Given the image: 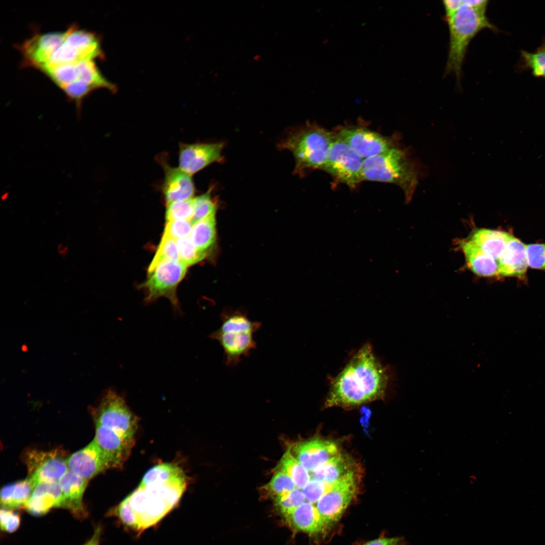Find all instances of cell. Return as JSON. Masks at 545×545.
<instances>
[{
	"instance_id": "1",
	"label": "cell",
	"mask_w": 545,
	"mask_h": 545,
	"mask_svg": "<svg viewBox=\"0 0 545 545\" xmlns=\"http://www.w3.org/2000/svg\"><path fill=\"white\" fill-rule=\"evenodd\" d=\"M390 380L388 368L364 344L330 382L326 407H350L384 397Z\"/></svg>"
},
{
	"instance_id": "2",
	"label": "cell",
	"mask_w": 545,
	"mask_h": 545,
	"mask_svg": "<svg viewBox=\"0 0 545 545\" xmlns=\"http://www.w3.org/2000/svg\"><path fill=\"white\" fill-rule=\"evenodd\" d=\"M487 0H463V6L445 17L449 33L448 58L445 73H453L460 80L462 66L468 45L480 31L488 29L498 31L486 16Z\"/></svg>"
},
{
	"instance_id": "3",
	"label": "cell",
	"mask_w": 545,
	"mask_h": 545,
	"mask_svg": "<svg viewBox=\"0 0 545 545\" xmlns=\"http://www.w3.org/2000/svg\"><path fill=\"white\" fill-rule=\"evenodd\" d=\"M333 135V131L315 122H307L291 129L278 146L292 153L295 159L294 173L304 177L313 171L322 170Z\"/></svg>"
},
{
	"instance_id": "4",
	"label": "cell",
	"mask_w": 545,
	"mask_h": 545,
	"mask_svg": "<svg viewBox=\"0 0 545 545\" xmlns=\"http://www.w3.org/2000/svg\"><path fill=\"white\" fill-rule=\"evenodd\" d=\"M415 162L400 144L379 155L364 159L363 181L390 183L399 187L409 202L418 183Z\"/></svg>"
},
{
	"instance_id": "5",
	"label": "cell",
	"mask_w": 545,
	"mask_h": 545,
	"mask_svg": "<svg viewBox=\"0 0 545 545\" xmlns=\"http://www.w3.org/2000/svg\"><path fill=\"white\" fill-rule=\"evenodd\" d=\"M187 486L186 476L168 482L138 487L127 497L142 531L158 522L178 504Z\"/></svg>"
},
{
	"instance_id": "6",
	"label": "cell",
	"mask_w": 545,
	"mask_h": 545,
	"mask_svg": "<svg viewBox=\"0 0 545 545\" xmlns=\"http://www.w3.org/2000/svg\"><path fill=\"white\" fill-rule=\"evenodd\" d=\"M221 319V325L209 337L222 347L226 365L234 367L256 348L254 334L261 328V323L251 321L246 313L239 310L224 312Z\"/></svg>"
},
{
	"instance_id": "7",
	"label": "cell",
	"mask_w": 545,
	"mask_h": 545,
	"mask_svg": "<svg viewBox=\"0 0 545 545\" xmlns=\"http://www.w3.org/2000/svg\"><path fill=\"white\" fill-rule=\"evenodd\" d=\"M333 132L328 156L321 170L328 174L335 183L344 184L354 190L363 182L362 170L364 159Z\"/></svg>"
},
{
	"instance_id": "8",
	"label": "cell",
	"mask_w": 545,
	"mask_h": 545,
	"mask_svg": "<svg viewBox=\"0 0 545 545\" xmlns=\"http://www.w3.org/2000/svg\"><path fill=\"white\" fill-rule=\"evenodd\" d=\"M63 42L51 57L47 67L84 61L102 59L100 39L96 34L81 29L76 25L70 26Z\"/></svg>"
},
{
	"instance_id": "9",
	"label": "cell",
	"mask_w": 545,
	"mask_h": 545,
	"mask_svg": "<svg viewBox=\"0 0 545 545\" xmlns=\"http://www.w3.org/2000/svg\"><path fill=\"white\" fill-rule=\"evenodd\" d=\"M357 493L356 477L352 471L333 483L315 503L324 532L340 520Z\"/></svg>"
},
{
	"instance_id": "10",
	"label": "cell",
	"mask_w": 545,
	"mask_h": 545,
	"mask_svg": "<svg viewBox=\"0 0 545 545\" xmlns=\"http://www.w3.org/2000/svg\"><path fill=\"white\" fill-rule=\"evenodd\" d=\"M333 131L363 159L400 144L396 136H386L363 125L339 126Z\"/></svg>"
},
{
	"instance_id": "11",
	"label": "cell",
	"mask_w": 545,
	"mask_h": 545,
	"mask_svg": "<svg viewBox=\"0 0 545 545\" xmlns=\"http://www.w3.org/2000/svg\"><path fill=\"white\" fill-rule=\"evenodd\" d=\"M96 425H101L120 433L134 437L138 419L125 399L112 390H108L94 412Z\"/></svg>"
},
{
	"instance_id": "12",
	"label": "cell",
	"mask_w": 545,
	"mask_h": 545,
	"mask_svg": "<svg viewBox=\"0 0 545 545\" xmlns=\"http://www.w3.org/2000/svg\"><path fill=\"white\" fill-rule=\"evenodd\" d=\"M187 266L179 261H164L149 273L144 284L147 291L146 300L150 302L161 297L168 298L175 309L178 310L176 288L185 276Z\"/></svg>"
},
{
	"instance_id": "13",
	"label": "cell",
	"mask_w": 545,
	"mask_h": 545,
	"mask_svg": "<svg viewBox=\"0 0 545 545\" xmlns=\"http://www.w3.org/2000/svg\"><path fill=\"white\" fill-rule=\"evenodd\" d=\"M67 459L58 450H31L24 457L29 478L35 486L41 482H58L68 471Z\"/></svg>"
},
{
	"instance_id": "14",
	"label": "cell",
	"mask_w": 545,
	"mask_h": 545,
	"mask_svg": "<svg viewBox=\"0 0 545 545\" xmlns=\"http://www.w3.org/2000/svg\"><path fill=\"white\" fill-rule=\"evenodd\" d=\"M93 440L101 452L107 469L121 468L135 444L134 437L101 425H96Z\"/></svg>"
},
{
	"instance_id": "15",
	"label": "cell",
	"mask_w": 545,
	"mask_h": 545,
	"mask_svg": "<svg viewBox=\"0 0 545 545\" xmlns=\"http://www.w3.org/2000/svg\"><path fill=\"white\" fill-rule=\"evenodd\" d=\"M64 32L36 34L18 47L23 58L24 66L41 69L63 42L67 34Z\"/></svg>"
},
{
	"instance_id": "16",
	"label": "cell",
	"mask_w": 545,
	"mask_h": 545,
	"mask_svg": "<svg viewBox=\"0 0 545 545\" xmlns=\"http://www.w3.org/2000/svg\"><path fill=\"white\" fill-rule=\"evenodd\" d=\"M223 142L180 143L179 167L192 176L208 165L221 161L223 158Z\"/></svg>"
},
{
	"instance_id": "17",
	"label": "cell",
	"mask_w": 545,
	"mask_h": 545,
	"mask_svg": "<svg viewBox=\"0 0 545 545\" xmlns=\"http://www.w3.org/2000/svg\"><path fill=\"white\" fill-rule=\"evenodd\" d=\"M290 449L296 459L310 472L340 454L334 442L320 439L298 443Z\"/></svg>"
},
{
	"instance_id": "18",
	"label": "cell",
	"mask_w": 545,
	"mask_h": 545,
	"mask_svg": "<svg viewBox=\"0 0 545 545\" xmlns=\"http://www.w3.org/2000/svg\"><path fill=\"white\" fill-rule=\"evenodd\" d=\"M164 179L161 190L167 204L193 198L195 188L191 175L179 167L164 162Z\"/></svg>"
},
{
	"instance_id": "19",
	"label": "cell",
	"mask_w": 545,
	"mask_h": 545,
	"mask_svg": "<svg viewBox=\"0 0 545 545\" xmlns=\"http://www.w3.org/2000/svg\"><path fill=\"white\" fill-rule=\"evenodd\" d=\"M69 471L88 481L107 469L101 452L93 440L67 459Z\"/></svg>"
},
{
	"instance_id": "20",
	"label": "cell",
	"mask_w": 545,
	"mask_h": 545,
	"mask_svg": "<svg viewBox=\"0 0 545 545\" xmlns=\"http://www.w3.org/2000/svg\"><path fill=\"white\" fill-rule=\"evenodd\" d=\"M58 483L63 495L62 508L79 520L85 519L88 513L83 503V497L88 480L68 471Z\"/></svg>"
},
{
	"instance_id": "21",
	"label": "cell",
	"mask_w": 545,
	"mask_h": 545,
	"mask_svg": "<svg viewBox=\"0 0 545 545\" xmlns=\"http://www.w3.org/2000/svg\"><path fill=\"white\" fill-rule=\"evenodd\" d=\"M528 266L526 246L512 235L498 259V275L524 280Z\"/></svg>"
},
{
	"instance_id": "22",
	"label": "cell",
	"mask_w": 545,
	"mask_h": 545,
	"mask_svg": "<svg viewBox=\"0 0 545 545\" xmlns=\"http://www.w3.org/2000/svg\"><path fill=\"white\" fill-rule=\"evenodd\" d=\"M63 500L58 482H41L34 486L25 508L33 516H42L52 508H62Z\"/></svg>"
},
{
	"instance_id": "23",
	"label": "cell",
	"mask_w": 545,
	"mask_h": 545,
	"mask_svg": "<svg viewBox=\"0 0 545 545\" xmlns=\"http://www.w3.org/2000/svg\"><path fill=\"white\" fill-rule=\"evenodd\" d=\"M284 517L294 531L310 535L324 532L315 506L310 502H304Z\"/></svg>"
},
{
	"instance_id": "24",
	"label": "cell",
	"mask_w": 545,
	"mask_h": 545,
	"mask_svg": "<svg viewBox=\"0 0 545 545\" xmlns=\"http://www.w3.org/2000/svg\"><path fill=\"white\" fill-rule=\"evenodd\" d=\"M461 246L469 267L475 274L484 277L498 275L496 259L471 240L463 241Z\"/></svg>"
},
{
	"instance_id": "25",
	"label": "cell",
	"mask_w": 545,
	"mask_h": 545,
	"mask_svg": "<svg viewBox=\"0 0 545 545\" xmlns=\"http://www.w3.org/2000/svg\"><path fill=\"white\" fill-rule=\"evenodd\" d=\"M512 236L504 231L481 229L475 231L470 240L494 259H498Z\"/></svg>"
},
{
	"instance_id": "26",
	"label": "cell",
	"mask_w": 545,
	"mask_h": 545,
	"mask_svg": "<svg viewBox=\"0 0 545 545\" xmlns=\"http://www.w3.org/2000/svg\"><path fill=\"white\" fill-rule=\"evenodd\" d=\"M34 486L29 478L4 486L1 491V506L13 510L25 507Z\"/></svg>"
},
{
	"instance_id": "27",
	"label": "cell",
	"mask_w": 545,
	"mask_h": 545,
	"mask_svg": "<svg viewBox=\"0 0 545 545\" xmlns=\"http://www.w3.org/2000/svg\"><path fill=\"white\" fill-rule=\"evenodd\" d=\"M350 460L341 453L323 465L310 472L311 478L332 485L354 471Z\"/></svg>"
},
{
	"instance_id": "28",
	"label": "cell",
	"mask_w": 545,
	"mask_h": 545,
	"mask_svg": "<svg viewBox=\"0 0 545 545\" xmlns=\"http://www.w3.org/2000/svg\"><path fill=\"white\" fill-rule=\"evenodd\" d=\"M215 237V219L213 214L193 225L190 239L198 250L206 252L214 244Z\"/></svg>"
},
{
	"instance_id": "29",
	"label": "cell",
	"mask_w": 545,
	"mask_h": 545,
	"mask_svg": "<svg viewBox=\"0 0 545 545\" xmlns=\"http://www.w3.org/2000/svg\"><path fill=\"white\" fill-rule=\"evenodd\" d=\"M520 59L516 66L518 72L530 71L536 78L545 80V40L533 52L521 49Z\"/></svg>"
},
{
	"instance_id": "30",
	"label": "cell",
	"mask_w": 545,
	"mask_h": 545,
	"mask_svg": "<svg viewBox=\"0 0 545 545\" xmlns=\"http://www.w3.org/2000/svg\"><path fill=\"white\" fill-rule=\"evenodd\" d=\"M277 470L287 474L294 482L296 487L300 489L311 479L309 471L294 456L290 448L283 455Z\"/></svg>"
},
{
	"instance_id": "31",
	"label": "cell",
	"mask_w": 545,
	"mask_h": 545,
	"mask_svg": "<svg viewBox=\"0 0 545 545\" xmlns=\"http://www.w3.org/2000/svg\"><path fill=\"white\" fill-rule=\"evenodd\" d=\"M184 476L182 469L177 465L162 463L149 469L143 476L138 487L165 483Z\"/></svg>"
},
{
	"instance_id": "32",
	"label": "cell",
	"mask_w": 545,
	"mask_h": 545,
	"mask_svg": "<svg viewBox=\"0 0 545 545\" xmlns=\"http://www.w3.org/2000/svg\"><path fill=\"white\" fill-rule=\"evenodd\" d=\"M41 71L46 74L62 89L67 85L77 81L79 77L77 63L47 67Z\"/></svg>"
},
{
	"instance_id": "33",
	"label": "cell",
	"mask_w": 545,
	"mask_h": 545,
	"mask_svg": "<svg viewBox=\"0 0 545 545\" xmlns=\"http://www.w3.org/2000/svg\"><path fill=\"white\" fill-rule=\"evenodd\" d=\"M180 261L176 240L163 235L156 252L150 264L148 272H152L164 261Z\"/></svg>"
},
{
	"instance_id": "34",
	"label": "cell",
	"mask_w": 545,
	"mask_h": 545,
	"mask_svg": "<svg viewBox=\"0 0 545 545\" xmlns=\"http://www.w3.org/2000/svg\"><path fill=\"white\" fill-rule=\"evenodd\" d=\"M292 479L285 473L278 471L271 480L262 487L263 495L272 498L286 494L295 488Z\"/></svg>"
},
{
	"instance_id": "35",
	"label": "cell",
	"mask_w": 545,
	"mask_h": 545,
	"mask_svg": "<svg viewBox=\"0 0 545 545\" xmlns=\"http://www.w3.org/2000/svg\"><path fill=\"white\" fill-rule=\"evenodd\" d=\"M211 190L210 188L206 192L193 198L194 212L191 220L193 225L207 216L215 214L216 205L211 197Z\"/></svg>"
},
{
	"instance_id": "36",
	"label": "cell",
	"mask_w": 545,
	"mask_h": 545,
	"mask_svg": "<svg viewBox=\"0 0 545 545\" xmlns=\"http://www.w3.org/2000/svg\"><path fill=\"white\" fill-rule=\"evenodd\" d=\"M176 242L180 261L186 266L194 264L205 258L206 252L198 250L188 237L177 240Z\"/></svg>"
},
{
	"instance_id": "37",
	"label": "cell",
	"mask_w": 545,
	"mask_h": 545,
	"mask_svg": "<svg viewBox=\"0 0 545 545\" xmlns=\"http://www.w3.org/2000/svg\"><path fill=\"white\" fill-rule=\"evenodd\" d=\"M193 198L167 204V222L176 220L191 221L194 212Z\"/></svg>"
},
{
	"instance_id": "38",
	"label": "cell",
	"mask_w": 545,
	"mask_h": 545,
	"mask_svg": "<svg viewBox=\"0 0 545 545\" xmlns=\"http://www.w3.org/2000/svg\"><path fill=\"white\" fill-rule=\"evenodd\" d=\"M305 500L302 490L296 487L274 499L276 507L283 517L304 503Z\"/></svg>"
},
{
	"instance_id": "39",
	"label": "cell",
	"mask_w": 545,
	"mask_h": 545,
	"mask_svg": "<svg viewBox=\"0 0 545 545\" xmlns=\"http://www.w3.org/2000/svg\"><path fill=\"white\" fill-rule=\"evenodd\" d=\"M107 515L108 516L117 518L123 525L136 530V517L127 497L118 505L111 509L107 513Z\"/></svg>"
},
{
	"instance_id": "40",
	"label": "cell",
	"mask_w": 545,
	"mask_h": 545,
	"mask_svg": "<svg viewBox=\"0 0 545 545\" xmlns=\"http://www.w3.org/2000/svg\"><path fill=\"white\" fill-rule=\"evenodd\" d=\"M94 89L92 86L81 80H77L63 89L68 97L75 102L78 112L80 111L83 99Z\"/></svg>"
},
{
	"instance_id": "41",
	"label": "cell",
	"mask_w": 545,
	"mask_h": 545,
	"mask_svg": "<svg viewBox=\"0 0 545 545\" xmlns=\"http://www.w3.org/2000/svg\"><path fill=\"white\" fill-rule=\"evenodd\" d=\"M193 226L189 220L167 222L164 235L175 240L188 238L190 236Z\"/></svg>"
},
{
	"instance_id": "42",
	"label": "cell",
	"mask_w": 545,
	"mask_h": 545,
	"mask_svg": "<svg viewBox=\"0 0 545 545\" xmlns=\"http://www.w3.org/2000/svg\"><path fill=\"white\" fill-rule=\"evenodd\" d=\"M332 485L311 478L301 490L307 502L315 504L329 489Z\"/></svg>"
},
{
	"instance_id": "43",
	"label": "cell",
	"mask_w": 545,
	"mask_h": 545,
	"mask_svg": "<svg viewBox=\"0 0 545 545\" xmlns=\"http://www.w3.org/2000/svg\"><path fill=\"white\" fill-rule=\"evenodd\" d=\"M528 266L545 271V243L526 246Z\"/></svg>"
},
{
	"instance_id": "44",
	"label": "cell",
	"mask_w": 545,
	"mask_h": 545,
	"mask_svg": "<svg viewBox=\"0 0 545 545\" xmlns=\"http://www.w3.org/2000/svg\"><path fill=\"white\" fill-rule=\"evenodd\" d=\"M21 518L20 515L13 510L2 508L1 510V530L12 533L20 526Z\"/></svg>"
},
{
	"instance_id": "45",
	"label": "cell",
	"mask_w": 545,
	"mask_h": 545,
	"mask_svg": "<svg viewBox=\"0 0 545 545\" xmlns=\"http://www.w3.org/2000/svg\"><path fill=\"white\" fill-rule=\"evenodd\" d=\"M401 541L400 537H380L367 541L363 545H397Z\"/></svg>"
},
{
	"instance_id": "46",
	"label": "cell",
	"mask_w": 545,
	"mask_h": 545,
	"mask_svg": "<svg viewBox=\"0 0 545 545\" xmlns=\"http://www.w3.org/2000/svg\"><path fill=\"white\" fill-rule=\"evenodd\" d=\"M102 531V526L100 525H97L94 528L92 537L86 543V545H99Z\"/></svg>"
},
{
	"instance_id": "47",
	"label": "cell",
	"mask_w": 545,
	"mask_h": 545,
	"mask_svg": "<svg viewBox=\"0 0 545 545\" xmlns=\"http://www.w3.org/2000/svg\"><path fill=\"white\" fill-rule=\"evenodd\" d=\"M397 545H405V544H404V543L403 542V541H401V542H400V543H398V544H397Z\"/></svg>"
},
{
	"instance_id": "48",
	"label": "cell",
	"mask_w": 545,
	"mask_h": 545,
	"mask_svg": "<svg viewBox=\"0 0 545 545\" xmlns=\"http://www.w3.org/2000/svg\"><path fill=\"white\" fill-rule=\"evenodd\" d=\"M83 545H86V543H85V544H83Z\"/></svg>"
},
{
	"instance_id": "49",
	"label": "cell",
	"mask_w": 545,
	"mask_h": 545,
	"mask_svg": "<svg viewBox=\"0 0 545 545\" xmlns=\"http://www.w3.org/2000/svg\"><path fill=\"white\" fill-rule=\"evenodd\" d=\"M544 40H545V38H544Z\"/></svg>"
}]
</instances>
